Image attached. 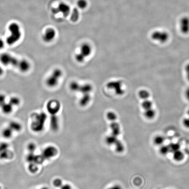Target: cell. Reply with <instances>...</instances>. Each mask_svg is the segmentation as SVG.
<instances>
[{"instance_id": "cell-1", "label": "cell", "mask_w": 189, "mask_h": 189, "mask_svg": "<svg viewBox=\"0 0 189 189\" xmlns=\"http://www.w3.org/2000/svg\"><path fill=\"white\" fill-rule=\"evenodd\" d=\"M10 35L6 39V44L12 46L21 40L22 33L20 25L15 22H12L8 26Z\"/></svg>"}, {"instance_id": "cell-2", "label": "cell", "mask_w": 189, "mask_h": 189, "mask_svg": "<svg viewBox=\"0 0 189 189\" xmlns=\"http://www.w3.org/2000/svg\"><path fill=\"white\" fill-rule=\"evenodd\" d=\"M93 91V87L90 83L80 84L79 88L77 92L81 93L79 102L80 105L83 107L87 106L91 101V93Z\"/></svg>"}, {"instance_id": "cell-3", "label": "cell", "mask_w": 189, "mask_h": 189, "mask_svg": "<svg viewBox=\"0 0 189 189\" xmlns=\"http://www.w3.org/2000/svg\"><path fill=\"white\" fill-rule=\"evenodd\" d=\"M92 52V48L90 44L88 43H83L80 46L79 51L75 55V59L77 62L82 63L91 55Z\"/></svg>"}, {"instance_id": "cell-4", "label": "cell", "mask_w": 189, "mask_h": 189, "mask_svg": "<svg viewBox=\"0 0 189 189\" xmlns=\"http://www.w3.org/2000/svg\"><path fill=\"white\" fill-rule=\"evenodd\" d=\"M47 119V115L45 113H42L36 115L31 124V130L36 133L41 132L44 128Z\"/></svg>"}, {"instance_id": "cell-5", "label": "cell", "mask_w": 189, "mask_h": 189, "mask_svg": "<svg viewBox=\"0 0 189 189\" xmlns=\"http://www.w3.org/2000/svg\"><path fill=\"white\" fill-rule=\"evenodd\" d=\"M63 75V72L61 69H54L51 74L46 79V86L50 88H55L59 84L60 80L62 78Z\"/></svg>"}, {"instance_id": "cell-6", "label": "cell", "mask_w": 189, "mask_h": 189, "mask_svg": "<svg viewBox=\"0 0 189 189\" xmlns=\"http://www.w3.org/2000/svg\"><path fill=\"white\" fill-rule=\"evenodd\" d=\"M106 118L111 122L110 124L111 130V134L118 137L121 133V127L117 121L118 118L117 114L114 112L109 111L107 113Z\"/></svg>"}, {"instance_id": "cell-7", "label": "cell", "mask_w": 189, "mask_h": 189, "mask_svg": "<svg viewBox=\"0 0 189 189\" xmlns=\"http://www.w3.org/2000/svg\"><path fill=\"white\" fill-rule=\"evenodd\" d=\"M106 87L108 89L112 90L116 95L121 96L124 95L125 93L124 88V84L121 80H112L108 82L106 84Z\"/></svg>"}, {"instance_id": "cell-8", "label": "cell", "mask_w": 189, "mask_h": 189, "mask_svg": "<svg viewBox=\"0 0 189 189\" xmlns=\"http://www.w3.org/2000/svg\"><path fill=\"white\" fill-rule=\"evenodd\" d=\"M105 142L109 145H114L115 147V150L117 152L122 153L124 150V145L123 143L118 139V137L110 134L105 138Z\"/></svg>"}, {"instance_id": "cell-9", "label": "cell", "mask_w": 189, "mask_h": 189, "mask_svg": "<svg viewBox=\"0 0 189 189\" xmlns=\"http://www.w3.org/2000/svg\"><path fill=\"white\" fill-rule=\"evenodd\" d=\"M151 39L160 44H164L168 41L169 35L168 32L163 30H156L152 33Z\"/></svg>"}, {"instance_id": "cell-10", "label": "cell", "mask_w": 189, "mask_h": 189, "mask_svg": "<svg viewBox=\"0 0 189 189\" xmlns=\"http://www.w3.org/2000/svg\"><path fill=\"white\" fill-rule=\"evenodd\" d=\"M46 108L50 116L57 115L61 108V104L57 99H51L47 102Z\"/></svg>"}, {"instance_id": "cell-11", "label": "cell", "mask_w": 189, "mask_h": 189, "mask_svg": "<svg viewBox=\"0 0 189 189\" xmlns=\"http://www.w3.org/2000/svg\"><path fill=\"white\" fill-rule=\"evenodd\" d=\"M56 36V30L53 28L49 27L45 30L42 35V39L44 43L49 44L54 40Z\"/></svg>"}, {"instance_id": "cell-12", "label": "cell", "mask_w": 189, "mask_h": 189, "mask_svg": "<svg viewBox=\"0 0 189 189\" xmlns=\"http://www.w3.org/2000/svg\"><path fill=\"white\" fill-rule=\"evenodd\" d=\"M57 153L58 150L57 148L53 146L50 145L45 148L41 154L46 161L55 157Z\"/></svg>"}, {"instance_id": "cell-13", "label": "cell", "mask_w": 189, "mask_h": 189, "mask_svg": "<svg viewBox=\"0 0 189 189\" xmlns=\"http://www.w3.org/2000/svg\"><path fill=\"white\" fill-rule=\"evenodd\" d=\"M31 68L30 63L27 60L22 59L19 60L17 68L21 72H28Z\"/></svg>"}, {"instance_id": "cell-14", "label": "cell", "mask_w": 189, "mask_h": 189, "mask_svg": "<svg viewBox=\"0 0 189 189\" xmlns=\"http://www.w3.org/2000/svg\"><path fill=\"white\" fill-rule=\"evenodd\" d=\"M179 29L181 32L183 34L189 33V18L187 16H184L181 18L179 21Z\"/></svg>"}, {"instance_id": "cell-15", "label": "cell", "mask_w": 189, "mask_h": 189, "mask_svg": "<svg viewBox=\"0 0 189 189\" xmlns=\"http://www.w3.org/2000/svg\"><path fill=\"white\" fill-rule=\"evenodd\" d=\"M14 56L10 53H4L0 55V63L5 66L11 65Z\"/></svg>"}, {"instance_id": "cell-16", "label": "cell", "mask_w": 189, "mask_h": 189, "mask_svg": "<svg viewBox=\"0 0 189 189\" xmlns=\"http://www.w3.org/2000/svg\"><path fill=\"white\" fill-rule=\"evenodd\" d=\"M50 128L53 131H56L59 129V120L57 115L50 116Z\"/></svg>"}, {"instance_id": "cell-17", "label": "cell", "mask_w": 189, "mask_h": 189, "mask_svg": "<svg viewBox=\"0 0 189 189\" xmlns=\"http://www.w3.org/2000/svg\"><path fill=\"white\" fill-rule=\"evenodd\" d=\"M57 10L58 12L62 13L64 16H67L70 12L71 8L68 4L63 2L59 4Z\"/></svg>"}, {"instance_id": "cell-18", "label": "cell", "mask_w": 189, "mask_h": 189, "mask_svg": "<svg viewBox=\"0 0 189 189\" xmlns=\"http://www.w3.org/2000/svg\"><path fill=\"white\" fill-rule=\"evenodd\" d=\"M150 98L142 100L141 106L144 111L154 108L153 102Z\"/></svg>"}, {"instance_id": "cell-19", "label": "cell", "mask_w": 189, "mask_h": 189, "mask_svg": "<svg viewBox=\"0 0 189 189\" xmlns=\"http://www.w3.org/2000/svg\"><path fill=\"white\" fill-rule=\"evenodd\" d=\"M14 106H12L9 102H6L1 107V110L4 114H11L13 110Z\"/></svg>"}, {"instance_id": "cell-20", "label": "cell", "mask_w": 189, "mask_h": 189, "mask_svg": "<svg viewBox=\"0 0 189 189\" xmlns=\"http://www.w3.org/2000/svg\"><path fill=\"white\" fill-rule=\"evenodd\" d=\"M9 127L15 132H19L22 129L21 124L17 121H11L9 124Z\"/></svg>"}, {"instance_id": "cell-21", "label": "cell", "mask_w": 189, "mask_h": 189, "mask_svg": "<svg viewBox=\"0 0 189 189\" xmlns=\"http://www.w3.org/2000/svg\"><path fill=\"white\" fill-rule=\"evenodd\" d=\"M156 111L155 108H152L151 109L144 111V115L145 118L149 120H152L156 117Z\"/></svg>"}, {"instance_id": "cell-22", "label": "cell", "mask_w": 189, "mask_h": 189, "mask_svg": "<svg viewBox=\"0 0 189 189\" xmlns=\"http://www.w3.org/2000/svg\"><path fill=\"white\" fill-rule=\"evenodd\" d=\"M13 132L14 131L8 126V127H6L3 129L2 134L3 137L4 138L6 139H9L12 137Z\"/></svg>"}, {"instance_id": "cell-23", "label": "cell", "mask_w": 189, "mask_h": 189, "mask_svg": "<svg viewBox=\"0 0 189 189\" xmlns=\"http://www.w3.org/2000/svg\"><path fill=\"white\" fill-rule=\"evenodd\" d=\"M13 156V153L9 149L0 152V159L2 160H10Z\"/></svg>"}, {"instance_id": "cell-24", "label": "cell", "mask_w": 189, "mask_h": 189, "mask_svg": "<svg viewBox=\"0 0 189 189\" xmlns=\"http://www.w3.org/2000/svg\"><path fill=\"white\" fill-rule=\"evenodd\" d=\"M173 159L176 162H181L184 158V155L180 150L176 151L173 152Z\"/></svg>"}, {"instance_id": "cell-25", "label": "cell", "mask_w": 189, "mask_h": 189, "mask_svg": "<svg viewBox=\"0 0 189 189\" xmlns=\"http://www.w3.org/2000/svg\"><path fill=\"white\" fill-rule=\"evenodd\" d=\"M138 95L141 100L150 98L151 94L150 92L146 89H142L140 90L138 92Z\"/></svg>"}, {"instance_id": "cell-26", "label": "cell", "mask_w": 189, "mask_h": 189, "mask_svg": "<svg viewBox=\"0 0 189 189\" xmlns=\"http://www.w3.org/2000/svg\"><path fill=\"white\" fill-rule=\"evenodd\" d=\"M9 102L13 106H18L21 103V100L17 96H12L9 99Z\"/></svg>"}, {"instance_id": "cell-27", "label": "cell", "mask_w": 189, "mask_h": 189, "mask_svg": "<svg viewBox=\"0 0 189 189\" xmlns=\"http://www.w3.org/2000/svg\"><path fill=\"white\" fill-rule=\"evenodd\" d=\"M165 141V137L162 135H157L153 139L154 144L156 145H162Z\"/></svg>"}, {"instance_id": "cell-28", "label": "cell", "mask_w": 189, "mask_h": 189, "mask_svg": "<svg viewBox=\"0 0 189 189\" xmlns=\"http://www.w3.org/2000/svg\"><path fill=\"white\" fill-rule=\"evenodd\" d=\"M80 84L76 81H73L70 84V89L72 92H77L79 88Z\"/></svg>"}, {"instance_id": "cell-29", "label": "cell", "mask_w": 189, "mask_h": 189, "mask_svg": "<svg viewBox=\"0 0 189 189\" xmlns=\"http://www.w3.org/2000/svg\"><path fill=\"white\" fill-rule=\"evenodd\" d=\"M168 146L169 147L170 152L172 153L176 151L180 150V145L177 143H172L168 145Z\"/></svg>"}, {"instance_id": "cell-30", "label": "cell", "mask_w": 189, "mask_h": 189, "mask_svg": "<svg viewBox=\"0 0 189 189\" xmlns=\"http://www.w3.org/2000/svg\"><path fill=\"white\" fill-rule=\"evenodd\" d=\"M37 164L35 163H29L28 165V170L32 173H35L38 171L39 168Z\"/></svg>"}, {"instance_id": "cell-31", "label": "cell", "mask_w": 189, "mask_h": 189, "mask_svg": "<svg viewBox=\"0 0 189 189\" xmlns=\"http://www.w3.org/2000/svg\"><path fill=\"white\" fill-rule=\"evenodd\" d=\"M159 152H160L161 155H163V156H165V155H167L168 153L170 152V150H169L168 145H162L161 147L160 148Z\"/></svg>"}, {"instance_id": "cell-32", "label": "cell", "mask_w": 189, "mask_h": 189, "mask_svg": "<svg viewBox=\"0 0 189 189\" xmlns=\"http://www.w3.org/2000/svg\"><path fill=\"white\" fill-rule=\"evenodd\" d=\"M77 5L79 9H85L88 6V3L87 0H78L77 2Z\"/></svg>"}, {"instance_id": "cell-33", "label": "cell", "mask_w": 189, "mask_h": 189, "mask_svg": "<svg viewBox=\"0 0 189 189\" xmlns=\"http://www.w3.org/2000/svg\"><path fill=\"white\" fill-rule=\"evenodd\" d=\"M36 155L34 153H30L28 154L26 156V160L27 162L29 163H34Z\"/></svg>"}, {"instance_id": "cell-34", "label": "cell", "mask_w": 189, "mask_h": 189, "mask_svg": "<svg viewBox=\"0 0 189 189\" xmlns=\"http://www.w3.org/2000/svg\"><path fill=\"white\" fill-rule=\"evenodd\" d=\"M37 145L34 143L31 142L29 143L27 146L28 151L30 153H34L37 149Z\"/></svg>"}, {"instance_id": "cell-35", "label": "cell", "mask_w": 189, "mask_h": 189, "mask_svg": "<svg viewBox=\"0 0 189 189\" xmlns=\"http://www.w3.org/2000/svg\"><path fill=\"white\" fill-rule=\"evenodd\" d=\"M9 144L6 142H2L0 143V152L9 149Z\"/></svg>"}, {"instance_id": "cell-36", "label": "cell", "mask_w": 189, "mask_h": 189, "mask_svg": "<svg viewBox=\"0 0 189 189\" xmlns=\"http://www.w3.org/2000/svg\"><path fill=\"white\" fill-rule=\"evenodd\" d=\"M63 183L62 180L59 178L55 179L53 181V184L54 187L57 188H59L61 184Z\"/></svg>"}, {"instance_id": "cell-37", "label": "cell", "mask_w": 189, "mask_h": 189, "mask_svg": "<svg viewBox=\"0 0 189 189\" xmlns=\"http://www.w3.org/2000/svg\"><path fill=\"white\" fill-rule=\"evenodd\" d=\"M6 95L3 94H0V107L4 104V103L7 102L6 101Z\"/></svg>"}, {"instance_id": "cell-38", "label": "cell", "mask_w": 189, "mask_h": 189, "mask_svg": "<svg viewBox=\"0 0 189 189\" xmlns=\"http://www.w3.org/2000/svg\"><path fill=\"white\" fill-rule=\"evenodd\" d=\"M185 73L187 79L189 82V63L187 64L184 67Z\"/></svg>"}, {"instance_id": "cell-39", "label": "cell", "mask_w": 189, "mask_h": 189, "mask_svg": "<svg viewBox=\"0 0 189 189\" xmlns=\"http://www.w3.org/2000/svg\"><path fill=\"white\" fill-rule=\"evenodd\" d=\"M183 124L185 127L189 129V117L185 118L183 121Z\"/></svg>"}, {"instance_id": "cell-40", "label": "cell", "mask_w": 189, "mask_h": 189, "mask_svg": "<svg viewBox=\"0 0 189 189\" xmlns=\"http://www.w3.org/2000/svg\"><path fill=\"white\" fill-rule=\"evenodd\" d=\"M60 189H73L70 185L68 184L62 183L59 187Z\"/></svg>"}, {"instance_id": "cell-41", "label": "cell", "mask_w": 189, "mask_h": 189, "mask_svg": "<svg viewBox=\"0 0 189 189\" xmlns=\"http://www.w3.org/2000/svg\"><path fill=\"white\" fill-rule=\"evenodd\" d=\"M6 42L4 41V40L0 38V50H2L5 47Z\"/></svg>"}, {"instance_id": "cell-42", "label": "cell", "mask_w": 189, "mask_h": 189, "mask_svg": "<svg viewBox=\"0 0 189 189\" xmlns=\"http://www.w3.org/2000/svg\"><path fill=\"white\" fill-rule=\"evenodd\" d=\"M184 95L186 98L189 101V87L186 89L184 92Z\"/></svg>"}, {"instance_id": "cell-43", "label": "cell", "mask_w": 189, "mask_h": 189, "mask_svg": "<svg viewBox=\"0 0 189 189\" xmlns=\"http://www.w3.org/2000/svg\"><path fill=\"white\" fill-rule=\"evenodd\" d=\"M107 189H122V187L118 184L114 185Z\"/></svg>"}, {"instance_id": "cell-44", "label": "cell", "mask_w": 189, "mask_h": 189, "mask_svg": "<svg viewBox=\"0 0 189 189\" xmlns=\"http://www.w3.org/2000/svg\"><path fill=\"white\" fill-rule=\"evenodd\" d=\"M4 74V70L2 67L0 65V77L2 76Z\"/></svg>"}, {"instance_id": "cell-45", "label": "cell", "mask_w": 189, "mask_h": 189, "mask_svg": "<svg viewBox=\"0 0 189 189\" xmlns=\"http://www.w3.org/2000/svg\"><path fill=\"white\" fill-rule=\"evenodd\" d=\"M39 189H50L49 188L47 187H42L40 188Z\"/></svg>"}, {"instance_id": "cell-46", "label": "cell", "mask_w": 189, "mask_h": 189, "mask_svg": "<svg viewBox=\"0 0 189 189\" xmlns=\"http://www.w3.org/2000/svg\"><path fill=\"white\" fill-rule=\"evenodd\" d=\"M187 114H188V117H189V109L188 110V111Z\"/></svg>"}, {"instance_id": "cell-47", "label": "cell", "mask_w": 189, "mask_h": 189, "mask_svg": "<svg viewBox=\"0 0 189 189\" xmlns=\"http://www.w3.org/2000/svg\"><path fill=\"white\" fill-rule=\"evenodd\" d=\"M0 189H2V187H1V186H0Z\"/></svg>"}]
</instances>
